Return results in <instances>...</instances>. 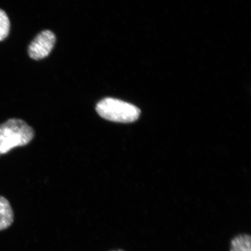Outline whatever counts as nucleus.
Returning <instances> with one entry per match:
<instances>
[{
  "label": "nucleus",
  "instance_id": "obj_6",
  "mask_svg": "<svg viewBox=\"0 0 251 251\" xmlns=\"http://www.w3.org/2000/svg\"><path fill=\"white\" fill-rule=\"evenodd\" d=\"M10 31V21L7 14L0 9V42L7 38Z\"/></svg>",
  "mask_w": 251,
  "mask_h": 251
},
{
  "label": "nucleus",
  "instance_id": "obj_3",
  "mask_svg": "<svg viewBox=\"0 0 251 251\" xmlns=\"http://www.w3.org/2000/svg\"><path fill=\"white\" fill-rule=\"evenodd\" d=\"M56 42L55 34L50 30L40 32L31 42L28 49L30 57L40 60L47 57L54 48Z\"/></svg>",
  "mask_w": 251,
  "mask_h": 251
},
{
  "label": "nucleus",
  "instance_id": "obj_5",
  "mask_svg": "<svg viewBox=\"0 0 251 251\" xmlns=\"http://www.w3.org/2000/svg\"><path fill=\"white\" fill-rule=\"evenodd\" d=\"M230 251H251V236L249 234L235 235L230 241Z\"/></svg>",
  "mask_w": 251,
  "mask_h": 251
},
{
  "label": "nucleus",
  "instance_id": "obj_7",
  "mask_svg": "<svg viewBox=\"0 0 251 251\" xmlns=\"http://www.w3.org/2000/svg\"><path fill=\"white\" fill-rule=\"evenodd\" d=\"M124 251L121 250H115V251Z\"/></svg>",
  "mask_w": 251,
  "mask_h": 251
},
{
  "label": "nucleus",
  "instance_id": "obj_4",
  "mask_svg": "<svg viewBox=\"0 0 251 251\" xmlns=\"http://www.w3.org/2000/svg\"><path fill=\"white\" fill-rule=\"evenodd\" d=\"M14 215L10 203L5 198L0 196V231L11 226Z\"/></svg>",
  "mask_w": 251,
  "mask_h": 251
},
{
  "label": "nucleus",
  "instance_id": "obj_2",
  "mask_svg": "<svg viewBox=\"0 0 251 251\" xmlns=\"http://www.w3.org/2000/svg\"><path fill=\"white\" fill-rule=\"evenodd\" d=\"M96 109L97 114L106 120L124 124L137 121L141 113L137 106L110 97L97 103Z\"/></svg>",
  "mask_w": 251,
  "mask_h": 251
},
{
  "label": "nucleus",
  "instance_id": "obj_1",
  "mask_svg": "<svg viewBox=\"0 0 251 251\" xmlns=\"http://www.w3.org/2000/svg\"><path fill=\"white\" fill-rule=\"evenodd\" d=\"M34 136L30 126L20 119L12 118L0 125V155L12 149L27 145Z\"/></svg>",
  "mask_w": 251,
  "mask_h": 251
}]
</instances>
